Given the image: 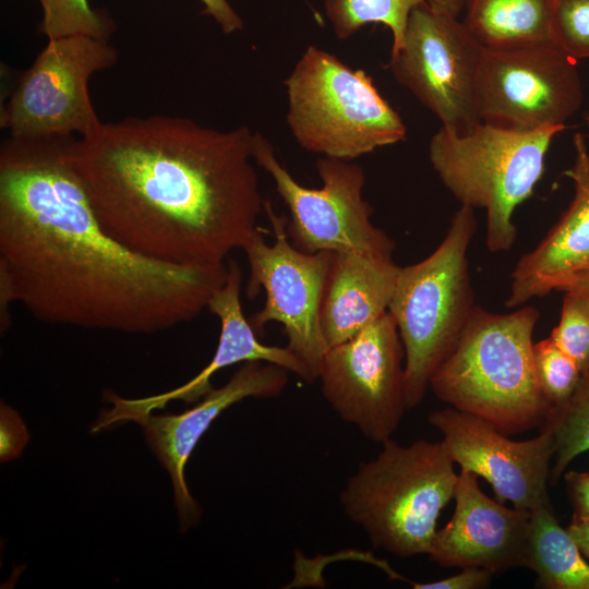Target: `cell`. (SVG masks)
Segmentation results:
<instances>
[{"label":"cell","mask_w":589,"mask_h":589,"mask_svg":"<svg viewBox=\"0 0 589 589\" xmlns=\"http://www.w3.org/2000/svg\"><path fill=\"white\" fill-rule=\"evenodd\" d=\"M253 144L244 125L129 117L75 137L72 158L109 236L158 262L214 265L259 230Z\"/></svg>","instance_id":"7a4b0ae2"},{"label":"cell","mask_w":589,"mask_h":589,"mask_svg":"<svg viewBox=\"0 0 589 589\" xmlns=\"http://www.w3.org/2000/svg\"><path fill=\"white\" fill-rule=\"evenodd\" d=\"M476 229L474 209L461 205L438 247L400 267L388 312L405 350L408 410L423 400L476 306L467 256Z\"/></svg>","instance_id":"5b68a950"},{"label":"cell","mask_w":589,"mask_h":589,"mask_svg":"<svg viewBox=\"0 0 589 589\" xmlns=\"http://www.w3.org/2000/svg\"><path fill=\"white\" fill-rule=\"evenodd\" d=\"M43 10L39 32L48 39L69 35H88L109 40L115 23L91 7L88 0H38Z\"/></svg>","instance_id":"cb8c5ba5"},{"label":"cell","mask_w":589,"mask_h":589,"mask_svg":"<svg viewBox=\"0 0 589 589\" xmlns=\"http://www.w3.org/2000/svg\"><path fill=\"white\" fill-rule=\"evenodd\" d=\"M74 139L1 144V328L12 302L44 323L129 334L196 318L224 285L227 264H167L109 236L75 168Z\"/></svg>","instance_id":"6da1fadb"},{"label":"cell","mask_w":589,"mask_h":589,"mask_svg":"<svg viewBox=\"0 0 589 589\" xmlns=\"http://www.w3.org/2000/svg\"><path fill=\"white\" fill-rule=\"evenodd\" d=\"M458 473L442 442L400 445L392 437L347 481L340 503L374 548L399 557L429 554L437 518Z\"/></svg>","instance_id":"277c9868"},{"label":"cell","mask_w":589,"mask_h":589,"mask_svg":"<svg viewBox=\"0 0 589 589\" xmlns=\"http://www.w3.org/2000/svg\"><path fill=\"white\" fill-rule=\"evenodd\" d=\"M494 575L489 569L466 567L456 575L430 582H412L416 589H479L490 585Z\"/></svg>","instance_id":"f1b7e54d"},{"label":"cell","mask_w":589,"mask_h":589,"mask_svg":"<svg viewBox=\"0 0 589 589\" xmlns=\"http://www.w3.org/2000/svg\"><path fill=\"white\" fill-rule=\"evenodd\" d=\"M483 46L464 22L422 2L409 14L400 49L389 70L442 122L464 133L481 121L478 74Z\"/></svg>","instance_id":"30bf717a"},{"label":"cell","mask_w":589,"mask_h":589,"mask_svg":"<svg viewBox=\"0 0 589 589\" xmlns=\"http://www.w3.org/2000/svg\"><path fill=\"white\" fill-rule=\"evenodd\" d=\"M533 368L539 387L554 407L563 405L575 392L582 371L551 337L533 344Z\"/></svg>","instance_id":"d4e9b609"},{"label":"cell","mask_w":589,"mask_h":589,"mask_svg":"<svg viewBox=\"0 0 589 589\" xmlns=\"http://www.w3.org/2000/svg\"><path fill=\"white\" fill-rule=\"evenodd\" d=\"M551 39L576 61L589 58V0H552Z\"/></svg>","instance_id":"4316f807"},{"label":"cell","mask_w":589,"mask_h":589,"mask_svg":"<svg viewBox=\"0 0 589 589\" xmlns=\"http://www.w3.org/2000/svg\"><path fill=\"white\" fill-rule=\"evenodd\" d=\"M399 271L393 257L330 253L320 311L328 347L352 338L388 311Z\"/></svg>","instance_id":"d6986e66"},{"label":"cell","mask_w":589,"mask_h":589,"mask_svg":"<svg viewBox=\"0 0 589 589\" xmlns=\"http://www.w3.org/2000/svg\"><path fill=\"white\" fill-rule=\"evenodd\" d=\"M287 124L305 151L352 160L406 139L399 113L363 70L309 46L285 81Z\"/></svg>","instance_id":"52a82bcc"},{"label":"cell","mask_w":589,"mask_h":589,"mask_svg":"<svg viewBox=\"0 0 589 589\" xmlns=\"http://www.w3.org/2000/svg\"><path fill=\"white\" fill-rule=\"evenodd\" d=\"M565 128L519 131L480 122L464 133L442 125L431 137L429 157L442 183L461 205L485 211L490 252L515 244L514 212L532 195L552 140Z\"/></svg>","instance_id":"8992f818"},{"label":"cell","mask_w":589,"mask_h":589,"mask_svg":"<svg viewBox=\"0 0 589 589\" xmlns=\"http://www.w3.org/2000/svg\"><path fill=\"white\" fill-rule=\"evenodd\" d=\"M289 373L269 362H244L224 386L212 388L193 408L179 414L147 413L133 418L171 478L181 532L196 525L202 514L184 479L185 464L201 436L224 410L242 399L280 395L288 384Z\"/></svg>","instance_id":"9a60e30c"},{"label":"cell","mask_w":589,"mask_h":589,"mask_svg":"<svg viewBox=\"0 0 589 589\" xmlns=\"http://www.w3.org/2000/svg\"><path fill=\"white\" fill-rule=\"evenodd\" d=\"M228 273L223 286L212 296L207 309L220 323L219 341L216 352L206 368L182 386L164 394L141 399H124L109 392L108 400L112 408L101 412L92 430L108 429L119 422L132 421L133 418L164 408L173 399L193 402L211 389V377L220 369L249 361H263L279 365L308 383L315 380L308 366L288 348L262 344L256 337L250 321L243 314L240 290L242 271L235 259L227 262Z\"/></svg>","instance_id":"e0dca14e"},{"label":"cell","mask_w":589,"mask_h":589,"mask_svg":"<svg viewBox=\"0 0 589 589\" xmlns=\"http://www.w3.org/2000/svg\"><path fill=\"white\" fill-rule=\"evenodd\" d=\"M465 9L464 24L484 48L552 41V0H466Z\"/></svg>","instance_id":"ffe728a7"},{"label":"cell","mask_w":589,"mask_h":589,"mask_svg":"<svg viewBox=\"0 0 589 589\" xmlns=\"http://www.w3.org/2000/svg\"><path fill=\"white\" fill-rule=\"evenodd\" d=\"M539 311L493 313L476 305L430 388L443 402L479 416L510 435L541 428L553 406L537 382L532 335Z\"/></svg>","instance_id":"3957f363"},{"label":"cell","mask_w":589,"mask_h":589,"mask_svg":"<svg viewBox=\"0 0 589 589\" xmlns=\"http://www.w3.org/2000/svg\"><path fill=\"white\" fill-rule=\"evenodd\" d=\"M573 144L574 164L564 175L573 181L574 197L539 244L519 259L512 274L507 308L543 297L589 268V151L579 132Z\"/></svg>","instance_id":"ac0fdd59"},{"label":"cell","mask_w":589,"mask_h":589,"mask_svg":"<svg viewBox=\"0 0 589 589\" xmlns=\"http://www.w3.org/2000/svg\"><path fill=\"white\" fill-rule=\"evenodd\" d=\"M584 120H585L587 127L589 128V111L584 113Z\"/></svg>","instance_id":"836d02e7"},{"label":"cell","mask_w":589,"mask_h":589,"mask_svg":"<svg viewBox=\"0 0 589 589\" xmlns=\"http://www.w3.org/2000/svg\"><path fill=\"white\" fill-rule=\"evenodd\" d=\"M253 159L272 177L288 207L287 232L297 249L393 257L394 240L371 220L373 208L362 194L365 173L361 166L323 156L316 161L323 187L310 189L293 179L261 133H254Z\"/></svg>","instance_id":"ba28073f"},{"label":"cell","mask_w":589,"mask_h":589,"mask_svg":"<svg viewBox=\"0 0 589 589\" xmlns=\"http://www.w3.org/2000/svg\"><path fill=\"white\" fill-rule=\"evenodd\" d=\"M564 293L560 321L550 337L584 372L589 366V298Z\"/></svg>","instance_id":"484cf974"},{"label":"cell","mask_w":589,"mask_h":589,"mask_svg":"<svg viewBox=\"0 0 589 589\" xmlns=\"http://www.w3.org/2000/svg\"><path fill=\"white\" fill-rule=\"evenodd\" d=\"M526 568L543 589H589V563L556 519L551 503L530 512Z\"/></svg>","instance_id":"44dd1931"},{"label":"cell","mask_w":589,"mask_h":589,"mask_svg":"<svg viewBox=\"0 0 589 589\" xmlns=\"http://www.w3.org/2000/svg\"><path fill=\"white\" fill-rule=\"evenodd\" d=\"M582 555L589 558V520L573 519L566 528Z\"/></svg>","instance_id":"1f68e13d"},{"label":"cell","mask_w":589,"mask_h":589,"mask_svg":"<svg viewBox=\"0 0 589 589\" xmlns=\"http://www.w3.org/2000/svg\"><path fill=\"white\" fill-rule=\"evenodd\" d=\"M29 440L23 420L9 405L0 408V458L7 462L19 457Z\"/></svg>","instance_id":"83f0119b"},{"label":"cell","mask_w":589,"mask_h":589,"mask_svg":"<svg viewBox=\"0 0 589 589\" xmlns=\"http://www.w3.org/2000/svg\"><path fill=\"white\" fill-rule=\"evenodd\" d=\"M478 478L460 469L454 514L436 530L428 555L443 567H480L494 574L526 567L530 512L492 500Z\"/></svg>","instance_id":"2e32d148"},{"label":"cell","mask_w":589,"mask_h":589,"mask_svg":"<svg viewBox=\"0 0 589 589\" xmlns=\"http://www.w3.org/2000/svg\"><path fill=\"white\" fill-rule=\"evenodd\" d=\"M556 290L576 292L589 298V268L568 277Z\"/></svg>","instance_id":"d6a6232c"},{"label":"cell","mask_w":589,"mask_h":589,"mask_svg":"<svg viewBox=\"0 0 589 589\" xmlns=\"http://www.w3.org/2000/svg\"><path fill=\"white\" fill-rule=\"evenodd\" d=\"M322 393L341 420L383 443L408 410L405 350L387 311L352 338L329 347L318 370Z\"/></svg>","instance_id":"7c38bea8"},{"label":"cell","mask_w":589,"mask_h":589,"mask_svg":"<svg viewBox=\"0 0 589 589\" xmlns=\"http://www.w3.org/2000/svg\"><path fill=\"white\" fill-rule=\"evenodd\" d=\"M203 13L212 16L225 34H231L243 28V21L230 5L228 0H200Z\"/></svg>","instance_id":"4dcf8cb0"},{"label":"cell","mask_w":589,"mask_h":589,"mask_svg":"<svg viewBox=\"0 0 589 589\" xmlns=\"http://www.w3.org/2000/svg\"><path fill=\"white\" fill-rule=\"evenodd\" d=\"M422 2L458 16L466 0H325L324 7L340 40L348 39L368 24H384L392 33L390 55H394L402 45L410 12Z\"/></svg>","instance_id":"7402d4cb"},{"label":"cell","mask_w":589,"mask_h":589,"mask_svg":"<svg viewBox=\"0 0 589 589\" xmlns=\"http://www.w3.org/2000/svg\"><path fill=\"white\" fill-rule=\"evenodd\" d=\"M541 429L554 437V456L550 482L555 484L569 464L589 450V366L567 401L554 407Z\"/></svg>","instance_id":"603a6c76"},{"label":"cell","mask_w":589,"mask_h":589,"mask_svg":"<svg viewBox=\"0 0 589 589\" xmlns=\"http://www.w3.org/2000/svg\"><path fill=\"white\" fill-rule=\"evenodd\" d=\"M428 421L443 435L454 464L483 478L497 501L528 512L550 504L554 437L549 430L514 441L488 420L450 406L431 412Z\"/></svg>","instance_id":"5bb4252c"},{"label":"cell","mask_w":589,"mask_h":589,"mask_svg":"<svg viewBox=\"0 0 589 589\" xmlns=\"http://www.w3.org/2000/svg\"><path fill=\"white\" fill-rule=\"evenodd\" d=\"M274 236L267 244L259 230L243 248L250 275L247 297L253 299L262 288L266 300L250 323L262 332L266 324L283 325L287 347L308 366L314 380L329 349L321 327L320 311L330 253H306L297 249L287 232L288 218L277 215L271 202H264Z\"/></svg>","instance_id":"8fae6325"},{"label":"cell","mask_w":589,"mask_h":589,"mask_svg":"<svg viewBox=\"0 0 589 589\" xmlns=\"http://www.w3.org/2000/svg\"><path fill=\"white\" fill-rule=\"evenodd\" d=\"M566 493L573 507V519L589 520V472L567 471L563 474Z\"/></svg>","instance_id":"f546056e"},{"label":"cell","mask_w":589,"mask_h":589,"mask_svg":"<svg viewBox=\"0 0 589 589\" xmlns=\"http://www.w3.org/2000/svg\"><path fill=\"white\" fill-rule=\"evenodd\" d=\"M117 49L88 35L48 39L1 111L0 124L15 139L81 137L99 120L88 94L89 77L118 61Z\"/></svg>","instance_id":"9c48e42d"},{"label":"cell","mask_w":589,"mask_h":589,"mask_svg":"<svg viewBox=\"0 0 589 589\" xmlns=\"http://www.w3.org/2000/svg\"><path fill=\"white\" fill-rule=\"evenodd\" d=\"M577 63L553 41L483 47L478 74L481 121L519 131L566 125L584 98Z\"/></svg>","instance_id":"4fadbf2b"}]
</instances>
